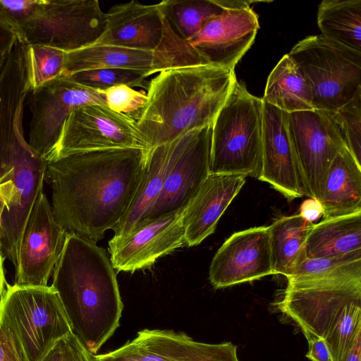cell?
Masks as SVG:
<instances>
[{"label":"cell","mask_w":361,"mask_h":361,"mask_svg":"<svg viewBox=\"0 0 361 361\" xmlns=\"http://www.w3.org/2000/svg\"><path fill=\"white\" fill-rule=\"evenodd\" d=\"M146 149L79 152L47 162L53 213L67 233L97 244L114 230L137 190Z\"/></svg>","instance_id":"obj_1"},{"label":"cell","mask_w":361,"mask_h":361,"mask_svg":"<svg viewBox=\"0 0 361 361\" xmlns=\"http://www.w3.org/2000/svg\"><path fill=\"white\" fill-rule=\"evenodd\" d=\"M235 79L233 70L212 64L159 73L149 81L145 104L131 116L146 148L212 125Z\"/></svg>","instance_id":"obj_2"},{"label":"cell","mask_w":361,"mask_h":361,"mask_svg":"<svg viewBox=\"0 0 361 361\" xmlns=\"http://www.w3.org/2000/svg\"><path fill=\"white\" fill-rule=\"evenodd\" d=\"M51 286L72 333L97 355L120 326L123 308L116 274L106 252L96 243L68 233Z\"/></svg>","instance_id":"obj_3"},{"label":"cell","mask_w":361,"mask_h":361,"mask_svg":"<svg viewBox=\"0 0 361 361\" xmlns=\"http://www.w3.org/2000/svg\"><path fill=\"white\" fill-rule=\"evenodd\" d=\"M302 333L323 338L342 361L361 331V261L329 274L288 279L276 304Z\"/></svg>","instance_id":"obj_4"},{"label":"cell","mask_w":361,"mask_h":361,"mask_svg":"<svg viewBox=\"0 0 361 361\" xmlns=\"http://www.w3.org/2000/svg\"><path fill=\"white\" fill-rule=\"evenodd\" d=\"M0 329L19 361H39L56 342L72 333L51 286L7 284L0 305Z\"/></svg>","instance_id":"obj_5"},{"label":"cell","mask_w":361,"mask_h":361,"mask_svg":"<svg viewBox=\"0 0 361 361\" xmlns=\"http://www.w3.org/2000/svg\"><path fill=\"white\" fill-rule=\"evenodd\" d=\"M263 101L235 79L212 124L209 173L258 178L262 169Z\"/></svg>","instance_id":"obj_6"},{"label":"cell","mask_w":361,"mask_h":361,"mask_svg":"<svg viewBox=\"0 0 361 361\" xmlns=\"http://www.w3.org/2000/svg\"><path fill=\"white\" fill-rule=\"evenodd\" d=\"M288 55L307 80L314 109L331 111L361 92V53L321 35L299 41Z\"/></svg>","instance_id":"obj_7"},{"label":"cell","mask_w":361,"mask_h":361,"mask_svg":"<svg viewBox=\"0 0 361 361\" xmlns=\"http://www.w3.org/2000/svg\"><path fill=\"white\" fill-rule=\"evenodd\" d=\"M106 26V13L97 0H42L20 37L29 45L69 53L95 44Z\"/></svg>","instance_id":"obj_8"},{"label":"cell","mask_w":361,"mask_h":361,"mask_svg":"<svg viewBox=\"0 0 361 361\" xmlns=\"http://www.w3.org/2000/svg\"><path fill=\"white\" fill-rule=\"evenodd\" d=\"M92 104L106 105L104 92L80 85L68 75H62L32 90L30 147L47 161L50 160L71 111Z\"/></svg>","instance_id":"obj_9"},{"label":"cell","mask_w":361,"mask_h":361,"mask_svg":"<svg viewBox=\"0 0 361 361\" xmlns=\"http://www.w3.org/2000/svg\"><path fill=\"white\" fill-rule=\"evenodd\" d=\"M211 140L212 125L169 142L164 186L143 221L186 208L209 174Z\"/></svg>","instance_id":"obj_10"},{"label":"cell","mask_w":361,"mask_h":361,"mask_svg":"<svg viewBox=\"0 0 361 361\" xmlns=\"http://www.w3.org/2000/svg\"><path fill=\"white\" fill-rule=\"evenodd\" d=\"M208 64L195 47L177 35L156 50L94 44L67 53L63 75L89 69L117 68L141 71L149 76L171 68Z\"/></svg>","instance_id":"obj_11"},{"label":"cell","mask_w":361,"mask_h":361,"mask_svg":"<svg viewBox=\"0 0 361 361\" xmlns=\"http://www.w3.org/2000/svg\"><path fill=\"white\" fill-rule=\"evenodd\" d=\"M126 148L147 149L135 120L106 105L86 104L68 116L50 160L79 152Z\"/></svg>","instance_id":"obj_12"},{"label":"cell","mask_w":361,"mask_h":361,"mask_svg":"<svg viewBox=\"0 0 361 361\" xmlns=\"http://www.w3.org/2000/svg\"><path fill=\"white\" fill-rule=\"evenodd\" d=\"M68 233L57 222L47 195L35 202L22 235L15 285L47 286Z\"/></svg>","instance_id":"obj_13"},{"label":"cell","mask_w":361,"mask_h":361,"mask_svg":"<svg viewBox=\"0 0 361 361\" xmlns=\"http://www.w3.org/2000/svg\"><path fill=\"white\" fill-rule=\"evenodd\" d=\"M288 120L305 195L318 200L331 162L345 146L327 111L290 113Z\"/></svg>","instance_id":"obj_14"},{"label":"cell","mask_w":361,"mask_h":361,"mask_svg":"<svg viewBox=\"0 0 361 361\" xmlns=\"http://www.w3.org/2000/svg\"><path fill=\"white\" fill-rule=\"evenodd\" d=\"M185 209L146 220L128 234L112 237L108 245L114 269L133 272L147 268L183 246Z\"/></svg>","instance_id":"obj_15"},{"label":"cell","mask_w":361,"mask_h":361,"mask_svg":"<svg viewBox=\"0 0 361 361\" xmlns=\"http://www.w3.org/2000/svg\"><path fill=\"white\" fill-rule=\"evenodd\" d=\"M30 90L27 44L18 35L0 72V164L16 159L29 145L23 116Z\"/></svg>","instance_id":"obj_16"},{"label":"cell","mask_w":361,"mask_h":361,"mask_svg":"<svg viewBox=\"0 0 361 361\" xmlns=\"http://www.w3.org/2000/svg\"><path fill=\"white\" fill-rule=\"evenodd\" d=\"M273 274L269 227L234 233L214 255L209 279L216 288L258 280Z\"/></svg>","instance_id":"obj_17"},{"label":"cell","mask_w":361,"mask_h":361,"mask_svg":"<svg viewBox=\"0 0 361 361\" xmlns=\"http://www.w3.org/2000/svg\"><path fill=\"white\" fill-rule=\"evenodd\" d=\"M259 18L250 5L225 8L190 42L209 64L233 70L255 42Z\"/></svg>","instance_id":"obj_18"},{"label":"cell","mask_w":361,"mask_h":361,"mask_svg":"<svg viewBox=\"0 0 361 361\" xmlns=\"http://www.w3.org/2000/svg\"><path fill=\"white\" fill-rule=\"evenodd\" d=\"M288 199L305 195L288 114L263 102L262 169L258 178Z\"/></svg>","instance_id":"obj_19"},{"label":"cell","mask_w":361,"mask_h":361,"mask_svg":"<svg viewBox=\"0 0 361 361\" xmlns=\"http://www.w3.org/2000/svg\"><path fill=\"white\" fill-rule=\"evenodd\" d=\"M106 16L105 31L95 44L156 50L178 35L164 16L161 2L116 4Z\"/></svg>","instance_id":"obj_20"},{"label":"cell","mask_w":361,"mask_h":361,"mask_svg":"<svg viewBox=\"0 0 361 361\" xmlns=\"http://www.w3.org/2000/svg\"><path fill=\"white\" fill-rule=\"evenodd\" d=\"M214 345L196 341L183 332L145 329L121 347L93 355V358L94 361H199Z\"/></svg>","instance_id":"obj_21"},{"label":"cell","mask_w":361,"mask_h":361,"mask_svg":"<svg viewBox=\"0 0 361 361\" xmlns=\"http://www.w3.org/2000/svg\"><path fill=\"white\" fill-rule=\"evenodd\" d=\"M245 176L209 173L183 214L185 243H201L212 234L228 205L245 183Z\"/></svg>","instance_id":"obj_22"},{"label":"cell","mask_w":361,"mask_h":361,"mask_svg":"<svg viewBox=\"0 0 361 361\" xmlns=\"http://www.w3.org/2000/svg\"><path fill=\"white\" fill-rule=\"evenodd\" d=\"M318 200L324 219L361 212V165L345 147L331 162Z\"/></svg>","instance_id":"obj_23"},{"label":"cell","mask_w":361,"mask_h":361,"mask_svg":"<svg viewBox=\"0 0 361 361\" xmlns=\"http://www.w3.org/2000/svg\"><path fill=\"white\" fill-rule=\"evenodd\" d=\"M169 143L146 149L142 176L132 202L114 228L113 237L128 234L147 217L164 183Z\"/></svg>","instance_id":"obj_24"},{"label":"cell","mask_w":361,"mask_h":361,"mask_svg":"<svg viewBox=\"0 0 361 361\" xmlns=\"http://www.w3.org/2000/svg\"><path fill=\"white\" fill-rule=\"evenodd\" d=\"M361 251V212L314 224L306 241V257H329Z\"/></svg>","instance_id":"obj_25"},{"label":"cell","mask_w":361,"mask_h":361,"mask_svg":"<svg viewBox=\"0 0 361 361\" xmlns=\"http://www.w3.org/2000/svg\"><path fill=\"white\" fill-rule=\"evenodd\" d=\"M262 99L288 114L314 109L310 86L288 54L270 73Z\"/></svg>","instance_id":"obj_26"},{"label":"cell","mask_w":361,"mask_h":361,"mask_svg":"<svg viewBox=\"0 0 361 361\" xmlns=\"http://www.w3.org/2000/svg\"><path fill=\"white\" fill-rule=\"evenodd\" d=\"M314 224L298 214L282 216L269 226L273 274L292 275L306 257L305 244Z\"/></svg>","instance_id":"obj_27"},{"label":"cell","mask_w":361,"mask_h":361,"mask_svg":"<svg viewBox=\"0 0 361 361\" xmlns=\"http://www.w3.org/2000/svg\"><path fill=\"white\" fill-rule=\"evenodd\" d=\"M317 25L325 39L361 53V1L324 0Z\"/></svg>","instance_id":"obj_28"},{"label":"cell","mask_w":361,"mask_h":361,"mask_svg":"<svg viewBox=\"0 0 361 361\" xmlns=\"http://www.w3.org/2000/svg\"><path fill=\"white\" fill-rule=\"evenodd\" d=\"M161 4L171 26L190 43L208 20L224 10L217 0H164Z\"/></svg>","instance_id":"obj_29"},{"label":"cell","mask_w":361,"mask_h":361,"mask_svg":"<svg viewBox=\"0 0 361 361\" xmlns=\"http://www.w3.org/2000/svg\"><path fill=\"white\" fill-rule=\"evenodd\" d=\"M68 76L80 85L102 91L119 85L147 90L149 84L146 80L148 76L145 73L117 68L85 70Z\"/></svg>","instance_id":"obj_30"},{"label":"cell","mask_w":361,"mask_h":361,"mask_svg":"<svg viewBox=\"0 0 361 361\" xmlns=\"http://www.w3.org/2000/svg\"><path fill=\"white\" fill-rule=\"evenodd\" d=\"M329 112L344 145L361 165V92L347 104Z\"/></svg>","instance_id":"obj_31"},{"label":"cell","mask_w":361,"mask_h":361,"mask_svg":"<svg viewBox=\"0 0 361 361\" xmlns=\"http://www.w3.org/2000/svg\"><path fill=\"white\" fill-rule=\"evenodd\" d=\"M27 54L31 90L63 75L66 52L48 46L27 44Z\"/></svg>","instance_id":"obj_32"},{"label":"cell","mask_w":361,"mask_h":361,"mask_svg":"<svg viewBox=\"0 0 361 361\" xmlns=\"http://www.w3.org/2000/svg\"><path fill=\"white\" fill-rule=\"evenodd\" d=\"M360 261H361V251L336 257L318 258L305 257L295 268L292 275L287 279L329 274Z\"/></svg>","instance_id":"obj_33"},{"label":"cell","mask_w":361,"mask_h":361,"mask_svg":"<svg viewBox=\"0 0 361 361\" xmlns=\"http://www.w3.org/2000/svg\"><path fill=\"white\" fill-rule=\"evenodd\" d=\"M106 105L111 110L130 117L145 104L147 94L126 85L111 87L103 91Z\"/></svg>","instance_id":"obj_34"},{"label":"cell","mask_w":361,"mask_h":361,"mask_svg":"<svg viewBox=\"0 0 361 361\" xmlns=\"http://www.w3.org/2000/svg\"><path fill=\"white\" fill-rule=\"evenodd\" d=\"M42 0H0V14L16 30H22L35 16Z\"/></svg>","instance_id":"obj_35"},{"label":"cell","mask_w":361,"mask_h":361,"mask_svg":"<svg viewBox=\"0 0 361 361\" xmlns=\"http://www.w3.org/2000/svg\"><path fill=\"white\" fill-rule=\"evenodd\" d=\"M62 361H94L79 339L71 333L62 339Z\"/></svg>","instance_id":"obj_36"},{"label":"cell","mask_w":361,"mask_h":361,"mask_svg":"<svg viewBox=\"0 0 361 361\" xmlns=\"http://www.w3.org/2000/svg\"><path fill=\"white\" fill-rule=\"evenodd\" d=\"M308 343V351L306 357L312 361H332V358L323 338L315 336L310 333L304 332Z\"/></svg>","instance_id":"obj_37"},{"label":"cell","mask_w":361,"mask_h":361,"mask_svg":"<svg viewBox=\"0 0 361 361\" xmlns=\"http://www.w3.org/2000/svg\"><path fill=\"white\" fill-rule=\"evenodd\" d=\"M199 361H240L237 346L231 342L215 343L212 350Z\"/></svg>","instance_id":"obj_38"},{"label":"cell","mask_w":361,"mask_h":361,"mask_svg":"<svg viewBox=\"0 0 361 361\" xmlns=\"http://www.w3.org/2000/svg\"><path fill=\"white\" fill-rule=\"evenodd\" d=\"M18 35L16 30L0 14V54L9 51Z\"/></svg>","instance_id":"obj_39"},{"label":"cell","mask_w":361,"mask_h":361,"mask_svg":"<svg viewBox=\"0 0 361 361\" xmlns=\"http://www.w3.org/2000/svg\"><path fill=\"white\" fill-rule=\"evenodd\" d=\"M323 214V209L318 200L309 198L305 200L300 208V214L305 220L314 223Z\"/></svg>","instance_id":"obj_40"},{"label":"cell","mask_w":361,"mask_h":361,"mask_svg":"<svg viewBox=\"0 0 361 361\" xmlns=\"http://www.w3.org/2000/svg\"><path fill=\"white\" fill-rule=\"evenodd\" d=\"M0 361H19L8 340L0 329Z\"/></svg>","instance_id":"obj_41"},{"label":"cell","mask_w":361,"mask_h":361,"mask_svg":"<svg viewBox=\"0 0 361 361\" xmlns=\"http://www.w3.org/2000/svg\"><path fill=\"white\" fill-rule=\"evenodd\" d=\"M342 361H361V331L356 334Z\"/></svg>","instance_id":"obj_42"},{"label":"cell","mask_w":361,"mask_h":361,"mask_svg":"<svg viewBox=\"0 0 361 361\" xmlns=\"http://www.w3.org/2000/svg\"><path fill=\"white\" fill-rule=\"evenodd\" d=\"M39 361H62V339L56 342Z\"/></svg>","instance_id":"obj_43"},{"label":"cell","mask_w":361,"mask_h":361,"mask_svg":"<svg viewBox=\"0 0 361 361\" xmlns=\"http://www.w3.org/2000/svg\"><path fill=\"white\" fill-rule=\"evenodd\" d=\"M4 257L0 248V305L2 302L4 293L6 292L7 283L5 278V274L4 270Z\"/></svg>","instance_id":"obj_44"},{"label":"cell","mask_w":361,"mask_h":361,"mask_svg":"<svg viewBox=\"0 0 361 361\" xmlns=\"http://www.w3.org/2000/svg\"><path fill=\"white\" fill-rule=\"evenodd\" d=\"M8 204V203L7 200L4 197L0 195V221H1V216L2 212L4 210L7 209ZM0 248H1V243H0Z\"/></svg>","instance_id":"obj_45"},{"label":"cell","mask_w":361,"mask_h":361,"mask_svg":"<svg viewBox=\"0 0 361 361\" xmlns=\"http://www.w3.org/2000/svg\"><path fill=\"white\" fill-rule=\"evenodd\" d=\"M7 53L8 52L0 54V72H1V69L3 68L4 65L5 63Z\"/></svg>","instance_id":"obj_46"}]
</instances>
